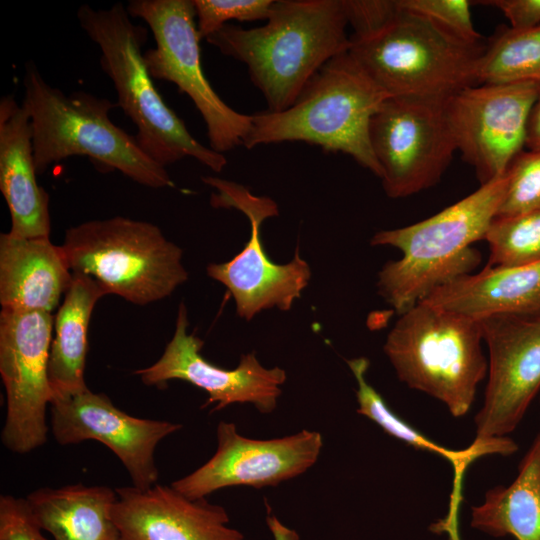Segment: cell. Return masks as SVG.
<instances>
[{
  "instance_id": "obj_1",
  "label": "cell",
  "mask_w": 540,
  "mask_h": 540,
  "mask_svg": "<svg viewBox=\"0 0 540 540\" xmlns=\"http://www.w3.org/2000/svg\"><path fill=\"white\" fill-rule=\"evenodd\" d=\"M347 25L344 0H275L266 24H226L206 41L244 63L267 111L281 112L324 64L349 50Z\"/></svg>"
},
{
  "instance_id": "obj_2",
  "label": "cell",
  "mask_w": 540,
  "mask_h": 540,
  "mask_svg": "<svg viewBox=\"0 0 540 540\" xmlns=\"http://www.w3.org/2000/svg\"><path fill=\"white\" fill-rule=\"evenodd\" d=\"M506 187L504 174L427 219L372 237L371 245L402 252L382 267L377 281L379 294L399 315L479 265L480 252L471 245L484 239Z\"/></svg>"
},
{
  "instance_id": "obj_3",
  "label": "cell",
  "mask_w": 540,
  "mask_h": 540,
  "mask_svg": "<svg viewBox=\"0 0 540 540\" xmlns=\"http://www.w3.org/2000/svg\"><path fill=\"white\" fill-rule=\"evenodd\" d=\"M23 86L37 175L66 158L85 156L99 170H117L141 185L174 187L166 168L140 148L135 135L111 120L117 104L83 91L65 94L47 83L32 62L26 64Z\"/></svg>"
},
{
  "instance_id": "obj_4",
  "label": "cell",
  "mask_w": 540,
  "mask_h": 540,
  "mask_svg": "<svg viewBox=\"0 0 540 540\" xmlns=\"http://www.w3.org/2000/svg\"><path fill=\"white\" fill-rule=\"evenodd\" d=\"M388 97L347 51L324 64L288 109L253 114L243 146L306 142L345 153L381 178L369 129Z\"/></svg>"
},
{
  "instance_id": "obj_5",
  "label": "cell",
  "mask_w": 540,
  "mask_h": 540,
  "mask_svg": "<svg viewBox=\"0 0 540 540\" xmlns=\"http://www.w3.org/2000/svg\"><path fill=\"white\" fill-rule=\"evenodd\" d=\"M77 18L101 51L100 64L113 82L117 107L135 124L140 148L165 168L191 157L221 172L227 164L224 155L195 139L156 89L142 52L147 30L131 21L127 7L115 3L94 9L83 4Z\"/></svg>"
},
{
  "instance_id": "obj_6",
  "label": "cell",
  "mask_w": 540,
  "mask_h": 540,
  "mask_svg": "<svg viewBox=\"0 0 540 540\" xmlns=\"http://www.w3.org/2000/svg\"><path fill=\"white\" fill-rule=\"evenodd\" d=\"M482 342L480 320L421 301L400 315L383 350L401 382L458 418L470 410L488 370Z\"/></svg>"
},
{
  "instance_id": "obj_7",
  "label": "cell",
  "mask_w": 540,
  "mask_h": 540,
  "mask_svg": "<svg viewBox=\"0 0 540 540\" xmlns=\"http://www.w3.org/2000/svg\"><path fill=\"white\" fill-rule=\"evenodd\" d=\"M382 26L350 37L351 57L389 96L448 97L476 84L485 45L465 43L403 9Z\"/></svg>"
},
{
  "instance_id": "obj_8",
  "label": "cell",
  "mask_w": 540,
  "mask_h": 540,
  "mask_svg": "<svg viewBox=\"0 0 540 540\" xmlns=\"http://www.w3.org/2000/svg\"><path fill=\"white\" fill-rule=\"evenodd\" d=\"M72 273L95 279L107 294L146 305L187 281L182 249L150 222L122 216L66 230L61 245Z\"/></svg>"
},
{
  "instance_id": "obj_9",
  "label": "cell",
  "mask_w": 540,
  "mask_h": 540,
  "mask_svg": "<svg viewBox=\"0 0 540 540\" xmlns=\"http://www.w3.org/2000/svg\"><path fill=\"white\" fill-rule=\"evenodd\" d=\"M126 7L153 34L156 46L144 52L151 77L172 82L189 96L205 122L210 148L223 154L243 145L252 115L228 106L207 80L193 0H130Z\"/></svg>"
},
{
  "instance_id": "obj_10",
  "label": "cell",
  "mask_w": 540,
  "mask_h": 540,
  "mask_svg": "<svg viewBox=\"0 0 540 540\" xmlns=\"http://www.w3.org/2000/svg\"><path fill=\"white\" fill-rule=\"evenodd\" d=\"M447 97L390 96L370 122V143L390 198H403L438 183L457 151L446 111Z\"/></svg>"
},
{
  "instance_id": "obj_11",
  "label": "cell",
  "mask_w": 540,
  "mask_h": 540,
  "mask_svg": "<svg viewBox=\"0 0 540 540\" xmlns=\"http://www.w3.org/2000/svg\"><path fill=\"white\" fill-rule=\"evenodd\" d=\"M202 180L216 190L211 194V206L237 209L250 223V237L244 248L227 262L209 264L208 276L227 288L238 316L245 320L253 319L263 310H290L308 286L311 269L300 257L298 247L292 260L285 264H277L267 256L261 226L267 218L279 214L277 203L270 197L256 196L247 187L230 180L215 176Z\"/></svg>"
},
{
  "instance_id": "obj_12",
  "label": "cell",
  "mask_w": 540,
  "mask_h": 540,
  "mask_svg": "<svg viewBox=\"0 0 540 540\" xmlns=\"http://www.w3.org/2000/svg\"><path fill=\"white\" fill-rule=\"evenodd\" d=\"M53 327L48 312L2 308L0 313V374L6 393L1 439L14 453H29L47 441Z\"/></svg>"
},
{
  "instance_id": "obj_13",
  "label": "cell",
  "mask_w": 540,
  "mask_h": 540,
  "mask_svg": "<svg viewBox=\"0 0 540 540\" xmlns=\"http://www.w3.org/2000/svg\"><path fill=\"white\" fill-rule=\"evenodd\" d=\"M540 92L534 82L475 84L445 100L457 151L474 167L481 185L505 174L526 145L527 123Z\"/></svg>"
},
{
  "instance_id": "obj_14",
  "label": "cell",
  "mask_w": 540,
  "mask_h": 540,
  "mask_svg": "<svg viewBox=\"0 0 540 540\" xmlns=\"http://www.w3.org/2000/svg\"><path fill=\"white\" fill-rule=\"evenodd\" d=\"M480 324L488 382L474 441L486 442L508 437L540 391V316L495 315Z\"/></svg>"
},
{
  "instance_id": "obj_15",
  "label": "cell",
  "mask_w": 540,
  "mask_h": 540,
  "mask_svg": "<svg viewBox=\"0 0 540 540\" xmlns=\"http://www.w3.org/2000/svg\"><path fill=\"white\" fill-rule=\"evenodd\" d=\"M216 433L215 454L171 484L190 499L206 498L232 486H277L310 469L323 446L322 435L306 429L282 438L259 440L242 436L234 423L220 421Z\"/></svg>"
},
{
  "instance_id": "obj_16",
  "label": "cell",
  "mask_w": 540,
  "mask_h": 540,
  "mask_svg": "<svg viewBox=\"0 0 540 540\" xmlns=\"http://www.w3.org/2000/svg\"><path fill=\"white\" fill-rule=\"evenodd\" d=\"M188 327L187 309L181 302L174 335L162 356L153 365L134 372L144 384L163 387L170 380L186 381L208 393L203 407L216 403L211 412L245 403L262 414L276 409L287 379L284 369L264 367L255 352L242 355L234 369L216 366L201 355L204 342L188 333Z\"/></svg>"
},
{
  "instance_id": "obj_17",
  "label": "cell",
  "mask_w": 540,
  "mask_h": 540,
  "mask_svg": "<svg viewBox=\"0 0 540 540\" xmlns=\"http://www.w3.org/2000/svg\"><path fill=\"white\" fill-rule=\"evenodd\" d=\"M51 430L61 445L96 440L122 462L133 486L146 489L157 484L159 472L154 453L158 443L177 432L175 422L142 419L115 406L103 393L89 389L50 403Z\"/></svg>"
},
{
  "instance_id": "obj_18",
  "label": "cell",
  "mask_w": 540,
  "mask_h": 540,
  "mask_svg": "<svg viewBox=\"0 0 540 540\" xmlns=\"http://www.w3.org/2000/svg\"><path fill=\"white\" fill-rule=\"evenodd\" d=\"M112 516L119 540H244L229 525L226 509L206 498L190 499L172 486L115 489Z\"/></svg>"
},
{
  "instance_id": "obj_19",
  "label": "cell",
  "mask_w": 540,
  "mask_h": 540,
  "mask_svg": "<svg viewBox=\"0 0 540 540\" xmlns=\"http://www.w3.org/2000/svg\"><path fill=\"white\" fill-rule=\"evenodd\" d=\"M36 176L30 117L13 95H6L0 100V190L13 237H49V195Z\"/></svg>"
},
{
  "instance_id": "obj_20",
  "label": "cell",
  "mask_w": 540,
  "mask_h": 540,
  "mask_svg": "<svg viewBox=\"0 0 540 540\" xmlns=\"http://www.w3.org/2000/svg\"><path fill=\"white\" fill-rule=\"evenodd\" d=\"M72 276L62 247L51 243L49 237L0 235L2 308L52 313Z\"/></svg>"
},
{
  "instance_id": "obj_21",
  "label": "cell",
  "mask_w": 540,
  "mask_h": 540,
  "mask_svg": "<svg viewBox=\"0 0 540 540\" xmlns=\"http://www.w3.org/2000/svg\"><path fill=\"white\" fill-rule=\"evenodd\" d=\"M422 301L475 320L495 315L540 316V262L487 265L435 289Z\"/></svg>"
},
{
  "instance_id": "obj_22",
  "label": "cell",
  "mask_w": 540,
  "mask_h": 540,
  "mask_svg": "<svg viewBox=\"0 0 540 540\" xmlns=\"http://www.w3.org/2000/svg\"><path fill=\"white\" fill-rule=\"evenodd\" d=\"M25 499L41 529L54 540H119L112 516L117 494L110 487H42Z\"/></svg>"
},
{
  "instance_id": "obj_23",
  "label": "cell",
  "mask_w": 540,
  "mask_h": 540,
  "mask_svg": "<svg viewBox=\"0 0 540 540\" xmlns=\"http://www.w3.org/2000/svg\"><path fill=\"white\" fill-rule=\"evenodd\" d=\"M104 295L106 292L95 279L73 273L71 284L54 316V337L48 364L52 399L89 389L84 377L88 326L97 301Z\"/></svg>"
},
{
  "instance_id": "obj_24",
  "label": "cell",
  "mask_w": 540,
  "mask_h": 540,
  "mask_svg": "<svg viewBox=\"0 0 540 540\" xmlns=\"http://www.w3.org/2000/svg\"><path fill=\"white\" fill-rule=\"evenodd\" d=\"M471 526L493 537L540 540V432L508 486L489 489L471 509Z\"/></svg>"
},
{
  "instance_id": "obj_25",
  "label": "cell",
  "mask_w": 540,
  "mask_h": 540,
  "mask_svg": "<svg viewBox=\"0 0 540 540\" xmlns=\"http://www.w3.org/2000/svg\"><path fill=\"white\" fill-rule=\"evenodd\" d=\"M347 364L357 383L358 414L375 422L390 436L416 449L435 453L452 464L454 485L451 494L450 514H458L462 479L467 468L473 462L488 455L509 456L513 453V443L505 438L484 443L473 441L470 446L463 450H452L437 444L394 413L386 404L384 398L369 384L366 375L370 362L366 357L347 360Z\"/></svg>"
},
{
  "instance_id": "obj_26",
  "label": "cell",
  "mask_w": 540,
  "mask_h": 540,
  "mask_svg": "<svg viewBox=\"0 0 540 540\" xmlns=\"http://www.w3.org/2000/svg\"><path fill=\"white\" fill-rule=\"evenodd\" d=\"M475 78L476 84H540V25L498 30L478 59Z\"/></svg>"
},
{
  "instance_id": "obj_27",
  "label": "cell",
  "mask_w": 540,
  "mask_h": 540,
  "mask_svg": "<svg viewBox=\"0 0 540 540\" xmlns=\"http://www.w3.org/2000/svg\"><path fill=\"white\" fill-rule=\"evenodd\" d=\"M490 266H521L540 262V209L495 217L484 236Z\"/></svg>"
},
{
  "instance_id": "obj_28",
  "label": "cell",
  "mask_w": 540,
  "mask_h": 540,
  "mask_svg": "<svg viewBox=\"0 0 540 540\" xmlns=\"http://www.w3.org/2000/svg\"><path fill=\"white\" fill-rule=\"evenodd\" d=\"M505 174L507 187L496 217L540 209V148L522 150Z\"/></svg>"
},
{
  "instance_id": "obj_29",
  "label": "cell",
  "mask_w": 540,
  "mask_h": 540,
  "mask_svg": "<svg viewBox=\"0 0 540 540\" xmlns=\"http://www.w3.org/2000/svg\"><path fill=\"white\" fill-rule=\"evenodd\" d=\"M399 4L465 43H481V35L472 21V2L469 0H399Z\"/></svg>"
},
{
  "instance_id": "obj_30",
  "label": "cell",
  "mask_w": 540,
  "mask_h": 540,
  "mask_svg": "<svg viewBox=\"0 0 540 540\" xmlns=\"http://www.w3.org/2000/svg\"><path fill=\"white\" fill-rule=\"evenodd\" d=\"M275 0H193L200 39H206L230 20H267Z\"/></svg>"
},
{
  "instance_id": "obj_31",
  "label": "cell",
  "mask_w": 540,
  "mask_h": 540,
  "mask_svg": "<svg viewBox=\"0 0 540 540\" xmlns=\"http://www.w3.org/2000/svg\"><path fill=\"white\" fill-rule=\"evenodd\" d=\"M0 540H49L25 498L0 496Z\"/></svg>"
},
{
  "instance_id": "obj_32",
  "label": "cell",
  "mask_w": 540,
  "mask_h": 540,
  "mask_svg": "<svg viewBox=\"0 0 540 540\" xmlns=\"http://www.w3.org/2000/svg\"><path fill=\"white\" fill-rule=\"evenodd\" d=\"M479 3L498 8L512 29L523 30L540 25V0H488Z\"/></svg>"
},
{
  "instance_id": "obj_33",
  "label": "cell",
  "mask_w": 540,
  "mask_h": 540,
  "mask_svg": "<svg viewBox=\"0 0 540 540\" xmlns=\"http://www.w3.org/2000/svg\"><path fill=\"white\" fill-rule=\"evenodd\" d=\"M525 148L531 150L540 148V92L529 114Z\"/></svg>"
},
{
  "instance_id": "obj_34",
  "label": "cell",
  "mask_w": 540,
  "mask_h": 540,
  "mask_svg": "<svg viewBox=\"0 0 540 540\" xmlns=\"http://www.w3.org/2000/svg\"><path fill=\"white\" fill-rule=\"evenodd\" d=\"M266 523L274 540H300V536L296 530L283 524L279 518L269 512V510L266 516Z\"/></svg>"
}]
</instances>
